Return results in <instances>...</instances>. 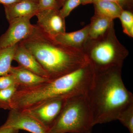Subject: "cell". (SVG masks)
<instances>
[{
	"instance_id": "cell-23",
	"label": "cell",
	"mask_w": 133,
	"mask_h": 133,
	"mask_svg": "<svg viewBox=\"0 0 133 133\" xmlns=\"http://www.w3.org/2000/svg\"><path fill=\"white\" fill-rule=\"evenodd\" d=\"M104 1L111 2L118 4L124 10L131 11L132 10L133 0H94V1Z\"/></svg>"
},
{
	"instance_id": "cell-4",
	"label": "cell",
	"mask_w": 133,
	"mask_h": 133,
	"mask_svg": "<svg viewBox=\"0 0 133 133\" xmlns=\"http://www.w3.org/2000/svg\"><path fill=\"white\" fill-rule=\"evenodd\" d=\"M82 50L95 72L116 67L122 68L124 61L129 54L116 37L114 23L102 36L95 39L88 38Z\"/></svg>"
},
{
	"instance_id": "cell-27",
	"label": "cell",
	"mask_w": 133,
	"mask_h": 133,
	"mask_svg": "<svg viewBox=\"0 0 133 133\" xmlns=\"http://www.w3.org/2000/svg\"><path fill=\"white\" fill-rule=\"evenodd\" d=\"M66 0H56L59 9L61 8Z\"/></svg>"
},
{
	"instance_id": "cell-26",
	"label": "cell",
	"mask_w": 133,
	"mask_h": 133,
	"mask_svg": "<svg viewBox=\"0 0 133 133\" xmlns=\"http://www.w3.org/2000/svg\"><path fill=\"white\" fill-rule=\"evenodd\" d=\"M81 1L82 5H86L87 4L92 3L94 0H81Z\"/></svg>"
},
{
	"instance_id": "cell-1",
	"label": "cell",
	"mask_w": 133,
	"mask_h": 133,
	"mask_svg": "<svg viewBox=\"0 0 133 133\" xmlns=\"http://www.w3.org/2000/svg\"><path fill=\"white\" fill-rule=\"evenodd\" d=\"M95 72L90 63L76 70L52 80L28 88H17L10 102L11 109L22 111L48 100L87 95Z\"/></svg>"
},
{
	"instance_id": "cell-22",
	"label": "cell",
	"mask_w": 133,
	"mask_h": 133,
	"mask_svg": "<svg viewBox=\"0 0 133 133\" xmlns=\"http://www.w3.org/2000/svg\"><path fill=\"white\" fill-rule=\"evenodd\" d=\"M38 10L47 9H59L56 0H39L38 3Z\"/></svg>"
},
{
	"instance_id": "cell-24",
	"label": "cell",
	"mask_w": 133,
	"mask_h": 133,
	"mask_svg": "<svg viewBox=\"0 0 133 133\" xmlns=\"http://www.w3.org/2000/svg\"><path fill=\"white\" fill-rule=\"evenodd\" d=\"M19 131L9 128L5 127L2 125L0 127V133H18Z\"/></svg>"
},
{
	"instance_id": "cell-14",
	"label": "cell",
	"mask_w": 133,
	"mask_h": 133,
	"mask_svg": "<svg viewBox=\"0 0 133 133\" xmlns=\"http://www.w3.org/2000/svg\"><path fill=\"white\" fill-rule=\"evenodd\" d=\"M113 23V20L95 13L91 18L90 23L89 24L88 38L95 39L102 36Z\"/></svg>"
},
{
	"instance_id": "cell-5",
	"label": "cell",
	"mask_w": 133,
	"mask_h": 133,
	"mask_svg": "<svg viewBox=\"0 0 133 133\" xmlns=\"http://www.w3.org/2000/svg\"><path fill=\"white\" fill-rule=\"evenodd\" d=\"M95 125L86 95L68 98L49 133H91Z\"/></svg>"
},
{
	"instance_id": "cell-16",
	"label": "cell",
	"mask_w": 133,
	"mask_h": 133,
	"mask_svg": "<svg viewBox=\"0 0 133 133\" xmlns=\"http://www.w3.org/2000/svg\"><path fill=\"white\" fill-rule=\"evenodd\" d=\"M17 44L0 49V76L9 74Z\"/></svg>"
},
{
	"instance_id": "cell-3",
	"label": "cell",
	"mask_w": 133,
	"mask_h": 133,
	"mask_svg": "<svg viewBox=\"0 0 133 133\" xmlns=\"http://www.w3.org/2000/svg\"><path fill=\"white\" fill-rule=\"evenodd\" d=\"M122 68L95 72L86 96L94 125L116 120L124 109L133 104V95L122 80Z\"/></svg>"
},
{
	"instance_id": "cell-19",
	"label": "cell",
	"mask_w": 133,
	"mask_h": 133,
	"mask_svg": "<svg viewBox=\"0 0 133 133\" xmlns=\"http://www.w3.org/2000/svg\"><path fill=\"white\" fill-rule=\"evenodd\" d=\"M17 89L16 86L0 90V109L11 110L10 102Z\"/></svg>"
},
{
	"instance_id": "cell-11",
	"label": "cell",
	"mask_w": 133,
	"mask_h": 133,
	"mask_svg": "<svg viewBox=\"0 0 133 133\" xmlns=\"http://www.w3.org/2000/svg\"><path fill=\"white\" fill-rule=\"evenodd\" d=\"M6 18L9 22L16 18L36 16L38 4L29 0H23L4 6Z\"/></svg>"
},
{
	"instance_id": "cell-20",
	"label": "cell",
	"mask_w": 133,
	"mask_h": 133,
	"mask_svg": "<svg viewBox=\"0 0 133 133\" xmlns=\"http://www.w3.org/2000/svg\"><path fill=\"white\" fill-rule=\"evenodd\" d=\"M81 4V0H66L59 9L61 14L65 18L75 8Z\"/></svg>"
},
{
	"instance_id": "cell-9",
	"label": "cell",
	"mask_w": 133,
	"mask_h": 133,
	"mask_svg": "<svg viewBox=\"0 0 133 133\" xmlns=\"http://www.w3.org/2000/svg\"><path fill=\"white\" fill-rule=\"evenodd\" d=\"M59 9L41 10H38L36 15L38 19L37 25L53 38L65 32V18L61 14Z\"/></svg>"
},
{
	"instance_id": "cell-7",
	"label": "cell",
	"mask_w": 133,
	"mask_h": 133,
	"mask_svg": "<svg viewBox=\"0 0 133 133\" xmlns=\"http://www.w3.org/2000/svg\"><path fill=\"white\" fill-rule=\"evenodd\" d=\"M31 16L16 18L9 22L7 30L0 36V49L16 45L32 33L34 25L31 24Z\"/></svg>"
},
{
	"instance_id": "cell-15",
	"label": "cell",
	"mask_w": 133,
	"mask_h": 133,
	"mask_svg": "<svg viewBox=\"0 0 133 133\" xmlns=\"http://www.w3.org/2000/svg\"><path fill=\"white\" fill-rule=\"evenodd\" d=\"M95 14L101 15L112 20L119 18L123 8L118 4L104 1H94Z\"/></svg>"
},
{
	"instance_id": "cell-18",
	"label": "cell",
	"mask_w": 133,
	"mask_h": 133,
	"mask_svg": "<svg viewBox=\"0 0 133 133\" xmlns=\"http://www.w3.org/2000/svg\"><path fill=\"white\" fill-rule=\"evenodd\" d=\"M117 120L128 129L129 133H133V104L124 109Z\"/></svg>"
},
{
	"instance_id": "cell-12",
	"label": "cell",
	"mask_w": 133,
	"mask_h": 133,
	"mask_svg": "<svg viewBox=\"0 0 133 133\" xmlns=\"http://www.w3.org/2000/svg\"><path fill=\"white\" fill-rule=\"evenodd\" d=\"M9 74L14 77L17 88L32 87L50 80L19 65L11 66Z\"/></svg>"
},
{
	"instance_id": "cell-6",
	"label": "cell",
	"mask_w": 133,
	"mask_h": 133,
	"mask_svg": "<svg viewBox=\"0 0 133 133\" xmlns=\"http://www.w3.org/2000/svg\"><path fill=\"white\" fill-rule=\"evenodd\" d=\"M67 99L63 97L51 99L22 111L35 117L49 129L62 112Z\"/></svg>"
},
{
	"instance_id": "cell-10",
	"label": "cell",
	"mask_w": 133,
	"mask_h": 133,
	"mask_svg": "<svg viewBox=\"0 0 133 133\" xmlns=\"http://www.w3.org/2000/svg\"><path fill=\"white\" fill-rule=\"evenodd\" d=\"M14 60L18 63L19 66L50 80L48 74L35 57L20 43L17 45Z\"/></svg>"
},
{
	"instance_id": "cell-21",
	"label": "cell",
	"mask_w": 133,
	"mask_h": 133,
	"mask_svg": "<svg viewBox=\"0 0 133 133\" xmlns=\"http://www.w3.org/2000/svg\"><path fill=\"white\" fill-rule=\"evenodd\" d=\"M14 86L16 85L14 78L11 74L0 76V90L6 89Z\"/></svg>"
},
{
	"instance_id": "cell-13",
	"label": "cell",
	"mask_w": 133,
	"mask_h": 133,
	"mask_svg": "<svg viewBox=\"0 0 133 133\" xmlns=\"http://www.w3.org/2000/svg\"><path fill=\"white\" fill-rule=\"evenodd\" d=\"M89 24L77 31L61 33L54 37L59 42L66 46L82 50L88 38Z\"/></svg>"
},
{
	"instance_id": "cell-28",
	"label": "cell",
	"mask_w": 133,
	"mask_h": 133,
	"mask_svg": "<svg viewBox=\"0 0 133 133\" xmlns=\"http://www.w3.org/2000/svg\"><path fill=\"white\" fill-rule=\"evenodd\" d=\"M29 1H31L35 3L38 4L39 0H29Z\"/></svg>"
},
{
	"instance_id": "cell-17",
	"label": "cell",
	"mask_w": 133,
	"mask_h": 133,
	"mask_svg": "<svg viewBox=\"0 0 133 133\" xmlns=\"http://www.w3.org/2000/svg\"><path fill=\"white\" fill-rule=\"evenodd\" d=\"M119 19L121 21L123 32L127 35L133 37V14L132 11L123 10Z\"/></svg>"
},
{
	"instance_id": "cell-8",
	"label": "cell",
	"mask_w": 133,
	"mask_h": 133,
	"mask_svg": "<svg viewBox=\"0 0 133 133\" xmlns=\"http://www.w3.org/2000/svg\"><path fill=\"white\" fill-rule=\"evenodd\" d=\"M3 127L31 133H49V129L38 120L26 112L15 109L10 110Z\"/></svg>"
},
{
	"instance_id": "cell-2",
	"label": "cell",
	"mask_w": 133,
	"mask_h": 133,
	"mask_svg": "<svg viewBox=\"0 0 133 133\" xmlns=\"http://www.w3.org/2000/svg\"><path fill=\"white\" fill-rule=\"evenodd\" d=\"M35 57L50 80L69 74L89 63L82 50L62 44L37 24L31 34L19 42Z\"/></svg>"
},
{
	"instance_id": "cell-25",
	"label": "cell",
	"mask_w": 133,
	"mask_h": 133,
	"mask_svg": "<svg viewBox=\"0 0 133 133\" xmlns=\"http://www.w3.org/2000/svg\"><path fill=\"white\" fill-rule=\"evenodd\" d=\"M23 0H0V3L2 4L3 6L10 5L15 3L21 1Z\"/></svg>"
}]
</instances>
